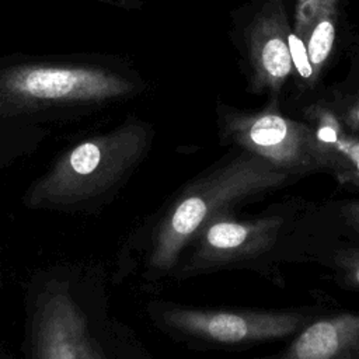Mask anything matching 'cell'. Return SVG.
<instances>
[{
    "label": "cell",
    "instance_id": "cell-1",
    "mask_svg": "<svg viewBox=\"0 0 359 359\" xmlns=\"http://www.w3.org/2000/svg\"><path fill=\"white\" fill-rule=\"evenodd\" d=\"M146 90L125 57L100 52L0 56V143L38 140Z\"/></svg>",
    "mask_w": 359,
    "mask_h": 359
},
{
    "label": "cell",
    "instance_id": "cell-2",
    "mask_svg": "<svg viewBox=\"0 0 359 359\" xmlns=\"http://www.w3.org/2000/svg\"><path fill=\"white\" fill-rule=\"evenodd\" d=\"M184 184L128 241V255L147 283L171 279L178 261L205 223L226 208L285 188L297 178L264 158L236 149Z\"/></svg>",
    "mask_w": 359,
    "mask_h": 359
},
{
    "label": "cell",
    "instance_id": "cell-3",
    "mask_svg": "<svg viewBox=\"0 0 359 359\" xmlns=\"http://www.w3.org/2000/svg\"><path fill=\"white\" fill-rule=\"evenodd\" d=\"M153 126L135 116L66 149L25 191L31 209L72 210L111 195L149 153Z\"/></svg>",
    "mask_w": 359,
    "mask_h": 359
},
{
    "label": "cell",
    "instance_id": "cell-4",
    "mask_svg": "<svg viewBox=\"0 0 359 359\" xmlns=\"http://www.w3.org/2000/svg\"><path fill=\"white\" fill-rule=\"evenodd\" d=\"M309 215V203L290 199L254 216H236L233 208L215 213L182 252L171 280L213 273L224 269H254L278 282L272 266L275 252L297 231Z\"/></svg>",
    "mask_w": 359,
    "mask_h": 359
},
{
    "label": "cell",
    "instance_id": "cell-5",
    "mask_svg": "<svg viewBox=\"0 0 359 359\" xmlns=\"http://www.w3.org/2000/svg\"><path fill=\"white\" fill-rule=\"evenodd\" d=\"M331 304L290 309L209 307L171 300H150L146 313L150 323L174 342L194 351L247 349L297 334Z\"/></svg>",
    "mask_w": 359,
    "mask_h": 359
},
{
    "label": "cell",
    "instance_id": "cell-6",
    "mask_svg": "<svg viewBox=\"0 0 359 359\" xmlns=\"http://www.w3.org/2000/svg\"><path fill=\"white\" fill-rule=\"evenodd\" d=\"M216 115L222 144L255 154L297 180L332 170L311 125L280 112L276 100L252 111L219 102Z\"/></svg>",
    "mask_w": 359,
    "mask_h": 359
},
{
    "label": "cell",
    "instance_id": "cell-7",
    "mask_svg": "<svg viewBox=\"0 0 359 359\" xmlns=\"http://www.w3.org/2000/svg\"><path fill=\"white\" fill-rule=\"evenodd\" d=\"M32 359H109L72 289L48 283L34 299L29 316Z\"/></svg>",
    "mask_w": 359,
    "mask_h": 359
},
{
    "label": "cell",
    "instance_id": "cell-8",
    "mask_svg": "<svg viewBox=\"0 0 359 359\" xmlns=\"http://www.w3.org/2000/svg\"><path fill=\"white\" fill-rule=\"evenodd\" d=\"M290 24L283 0H261L241 32V53L248 67V90L276 100L293 76L289 50Z\"/></svg>",
    "mask_w": 359,
    "mask_h": 359
},
{
    "label": "cell",
    "instance_id": "cell-9",
    "mask_svg": "<svg viewBox=\"0 0 359 359\" xmlns=\"http://www.w3.org/2000/svg\"><path fill=\"white\" fill-rule=\"evenodd\" d=\"M250 359H359V311L334 307L306 324L278 352Z\"/></svg>",
    "mask_w": 359,
    "mask_h": 359
},
{
    "label": "cell",
    "instance_id": "cell-10",
    "mask_svg": "<svg viewBox=\"0 0 359 359\" xmlns=\"http://www.w3.org/2000/svg\"><path fill=\"white\" fill-rule=\"evenodd\" d=\"M341 17L342 4L328 8L314 21V24L302 38L313 70L316 87L334 56L341 27Z\"/></svg>",
    "mask_w": 359,
    "mask_h": 359
},
{
    "label": "cell",
    "instance_id": "cell-11",
    "mask_svg": "<svg viewBox=\"0 0 359 359\" xmlns=\"http://www.w3.org/2000/svg\"><path fill=\"white\" fill-rule=\"evenodd\" d=\"M321 262L341 287L359 290V244L334 248Z\"/></svg>",
    "mask_w": 359,
    "mask_h": 359
},
{
    "label": "cell",
    "instance_id": "cell-12",
    "mask_svg": "<svg viewBox=\"0 0 359 359\" xmlns=\"http://www.w3.org/2000/svg\"><path fill=\"white\" fill-rule=\"evenodd\" d=\"M341 4L342 0H296L292 31L302 39L324 11Z\"/></svg>",
    "mask_w": 359,
    "mask_h": 359
},
{
    "label": "cell",
    "instance_id": "cell-13",
    "mask_svg": "<svg viewBox=\"0 0 359 359\" xmlns=\"http://www.w3.org/2000/svg\"><path fill=\"white\" fill-rule=\"evenodd\" d=\"M112 349L115 359H154L142 342L123 325L115 324Z\"/></svg>",
    "mask_w": 359,
    "mask_h": 359
},
{
    "label": "cell",
    "instance_id": "cell-14",
    "mask_svg": "<svg viewBox=\"0 0 359 359\" xmlns=\"http://www.w3.org/2000/svg\"><path fill=\"white\" fill-rule=\"evenodd\" d=\"M289 50H290V57H292V66L293 72L296 74V79L299 77V83L306 87L307 90L316 88L314 79H313V70L307 57L306 46L303 41L292 31L289 32Z\"/></svg>",
    "mask_w": 359,
    "mask_h": 359
},
{
    "label": "cell",
    "instance_id": "cell-15",
    "mask_svg": "<svg viewBox=\"0 0 359 359\" xmlns=\"http://www.w3.org/2000/svg\"><path fill=\"white\" fill-rule=\"evenodd\" d=\"M335 217L339 219L344 229L359 238V199L341 201L334 205Z\"/></svg>",
    "mask_w": 359,
    "mask_h": 359
},
{
    "label": "cell",
    "instance_id": "cell-16",
    "mask_svg": "<svg viewBox=\"0 0 359 359\" xmlns=\"http://www.w3.org/2000/svg\"><path fill=\"white\" fill-rule=\"evenodd\" d=\"M341 184L344 185H359V170L353 171H346L344 174H339L335 177Z\"/></svg>",
    "mask_w": 359,
    "mask_h": 359
}]
</instances>
